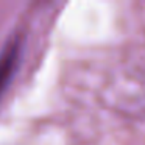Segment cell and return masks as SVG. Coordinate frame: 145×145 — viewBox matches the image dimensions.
Masks as SVG:
<instances>
[{
  "label": "cell",
  "mask_w": 145,
  "mask_h": 145,
  "mask_svg": "<svg viewBox=\"0 0 145 145\" xmlns=\"http://www.w3.org/2000/svg\"><path fill=\"white\" fill-rule=\"evenodd\" d=\"M22 52V41L19 36L7 42L3 50L0 52V97L13 80V75L17 69Z\"/></svg>",
  "instance_id": "1"
}]
</instances>
